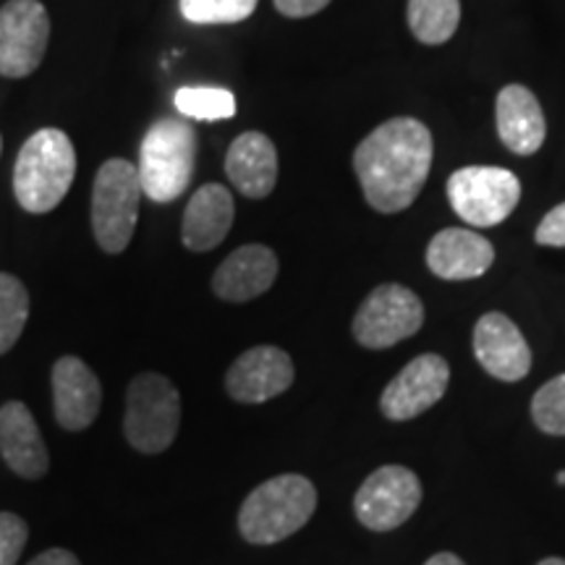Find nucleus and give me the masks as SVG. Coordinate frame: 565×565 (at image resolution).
I'll return each instance as SVG.
<instances>
[{
  "label": "nucleus",
  "mask_w": 565,
  "mask_h": 565,
  "mask_svg": "<svg viewBox=\"0 0 565 565\" xmlns=\"http://www.w3.org/2000/svg\"><path fill=\"white\" fill-rule=\"evenodd\" d=\"M76 175V150L68 134L40 129L21 147L13 166V194L32 215L58 207Z\"/></svg>",
  "instance_id": "nucleus-2"
},
{
  "label": "nucleus",
  "mask_w": 565,
  "mask_h": 565,
  "mask_svg": "<svg viewBox=\"0 0 565 565\" xmlns=\"http://www.w3.org/2000/svg\"><path fill=\"white\" fill-rule=\"evenodd\" d=\"M534 242L540 246H565V202L542 217L540 228L534 233Z\"/></svg>",
  "instance_id": "nucleus-27"
},
{
  "label": "nucleus",
  "mask_w": 565,
  "mask_h": 565,
  "mask_svg": "<svg viewBox=\"0 0 565 565\" xmlns=\"http://www.w3.org/2000/svg\"><path fill=\"white\" fill-rule=\"evenodd\" d=\"M330 0H275V9L288 19H307L320 13Z\"/></svg>",
  "instance_id": "nucleus-28"
},
{
  "label": "nucleus",
  "mask_w": 565,
  "mask_h": 565,
  "mask_svg": "<svg viewBox=\"0 0 565 565\" xmlns=\"http://www.w3.org/2000/svg\"><path fill=\"white\" fill-rule=\"evenodd\" d=\"M433 131L416 118L380 124L353 152V171L372 210L404 212L416 202L433 168Z\"/></svg>",
  "instance_id": "nucleus-1"
},
{
  "label": "nucleus",
  "mask_w": 565,
  "mask_h": 565,
  "mask_svg": "<svg viewBox=\"0 0 565 565\" xmlns=\"http://www.w3.org/2000/svg\"><path fill=\"white\" fill-rule=\"evenodd\" d=\"M557 484L565 487V471H557Z\"/></svg>",
  "instance_id": "nucleus-32"
},
{
  "label": "nucleus",
  "mask_w": 565,
  "mask_h": 565,
  "mask_svg": "<svg viewBox=\"0 0 565 565\" xmlns=\"http://www.w3.org/2000/svg\"><path fill=\"white\" fill-rule=\"evenodd\" d=\"M492 263V244L469 228H445L427 246V267L443 280L482 278Z\"/></svg>",
  "instance_id": "nucleus-18"
},
{
  "label": "nucleus",
  "mask_w": 565,
  "mask_h": 565,
  "mask_svg": "<svg viewBox=\"0 0 565 565\" xmlns=\"http://www.w3.org/2000/svg\"><path fill=\"white\" fill-rule=\"evenodd\" d=\"M291 356L278 345H257L244 351L225 374V391L238 404H265L294 385Z\"/></svg>",
  "instance_id": "nucleus-12"
},
{
  "label": "nucleus",
  "mask_w": 565,
  "mask_h": 565,
  "mask_svg": "<svg viewBox=\"0 0 565 565\" xmlns=\"http://www.w3.org/2000/svg\"><path fill=\"white\" fill-rule=\"evenodd\" d=\"M475 356L487 374L519 383L532 370V349L524 333L503 312H487L475 328Z\"/></svg>",
  "instance_id": "nucleus-13"
},
{
  "label": "nucleus",
  "mask_w": 565,
  "mask_h": 565,
  "mask_svg": "<svg viewBox=\"0 0 565 565\" xmlns=\"http://www.w3.org/2000/svg\"><path fill=\"white\" fill-rule=\"evenodd\" d=\"M278 278V257L270 246L246 244L238 246L212 275V291L217 299L244 303L270 291Z\"/></svg>",
  "instance_id": "nucleus-15"
},
{
  "label": "nucleus",
  "mask_w": 565,
  "mask_h": 565,
  "mask_svg": "<svg viewBox=\"0 0 565 565\" xmlns=\"http://www.w3.org/2000/svg\"><path fill=\"white\" fill-rule=\"evenodd\" d=\"M0 456L13 475L24 479H40L51 469V456L38 422L21 401L0 406Z\"/></svg>",
  "instance_id": "nucleus-17"
},
{
  "label": "nucleus",
  "mask_w": 565,
  "mask_h": 565,
  "mask_svg": "<svg viewBox=\"0 0 565 565\" xmlns=\"http://www.w3.org/2000/svg\"><path fill=\"white\" fill-rule=\"evenodd\" d=\"M200 139L192 124L162 118L152 124L139 147L141 192L152 202H173L192 183Z\"/></svg>",
  "instance_id": "nucleus-4"
},
{
  "label": "nucleus",
  "mask_w": 565,
  "mask_h": 565,
  "mask_svg": "<svg viewBox=\"0 0 565 565\" xmlns=\"http://www.w3.org/2000/svg\"><path fill=\"white\" fill-rule=\"evenodd\" d=\"M315 511V484L301 475H280L246 494L238 511V532L249 545H278L307 526Z\"/></svg>",
  "instance_id": "nucleus-3"
},
{
  "label": "nucleus",
  "mask_w": 565,
  "mask_h": 565,
  "mask_svg": "<svg viewBox=\"0 0 565 565\" xmlns=\"http://www.w3.org/2000/svg\"><path fill=\"white\" fill-rule=\"evenodd\" d=\"M30 565H82V561L71 553V550L53 547V550H45V553L34 557Z\"/></svg>",
  "instance_id": "nucleus-29"
},
{
  "label": "nucleus",
  "mask_w": 565,
  "mask_h": 565,
  "mask_svg": "<svg viewBox=\"0 0 565 565\" xmlns=\"http://www.w3.org/2000/svg\"><path fill=\"white\" fill-rule=\"evenodd\" d=\"M424 324V307L412 288L385 282L366 296L353 317V338L364 349H391L419 333Z\"/></svg>",
  "instance_id": "nucleus-8"
},
{
  "label": "nucleus",
  "mask_w": 565,
  "mask_h": 565,
  "mask_svg": "<svg viewBox=\"0 0 565 565\" xmlns=\"http://www.w3.org/2000/svg\"><path fill=\"white\" fill-rule=\"evenodd\" d=\"M536 565H565V561H563V557H547V561H542Z\"/></svg>",
  "instance_id": "nucleus-31"
},
{
  "label": "nucleus",
  "mask_w": 565,
  "mask_h": 565,
  "mask_svg": "<svg viewBox=\"0 0 565 565\" xmlns=\"http://www.w3.org/2000/svg\"><path fill=\"white\" fill-rule=\"evenodd\" d=\"M461 21L458 0H408V26L424 45H443L454 38Z\"/></svg>",
  "instance_id": "nucleus-21"
},
{
  "label": "nucleus",
  "mask_w": 565,
  "mask_h": 565,
  "mask_svg": "<svg viewBox=\"0 0 565 565\" xmlns=\"http://www.w3.org/2000/svg\"><path fill=\"white\" fill-rule=\"evenodd\" d=\"M424 565H466V563L454 553H437V555L429 557V561Z\"/></svg>",
  "instance_id": "nucleus-30"
},
{
  "label": "nucleus",
  "mask_w": 565,
  "mask_h": 565,
  "mask_svg": "<svg viewBox=\"0 0 565 565\" xmlns=\"http://www.w3.org/2000/svg\"><path fill=\"white\" fill-rule=\"evenodd\" d=\"M103 387L97 374L79 356H61L53 364V414L68 433H82L97 419Z\"/></svg>",
  "instance_id": "nucleus-14"
},
{
  "label": "nucleus",
  "mask_w": 565,
  "mask_h": 565,
  "mask_svg": "<svg viewBox=\"0 0 565 565\" xmlns=\"http://www.w3.org/2000/svg\"><path fill=\"white\" fill-rule=\"evenodd\" d=\"M175 108L194 121H225L236 116V97L221 87H181L175 92Z\"/></svg>",
  "instance_id": "nucleus-23"
},
{
  "label": "nucleus",
  "mask_w": 565,
  "mask_h": 565,
  "mask_svg": "<svg viewBox=\"0 0 565 565\" xmlns=\"http://www.w3.org/2000/svg\"><path fill=\"white\" fill-rule=\"evenodd\" d=\"M225 173L233 186L249 200H265L278 183V150L273 139L259 131H246L233 139L225 154Z\"/></svg>",
  "instance_id": "nucleus-20"
},
{
  "label": "nucleus",
  "mask_w": 565,
  "mask_h": 565,
  "mask_svg": "<svg viewBox=\"0 0 565 565\" xmlns=\"http://www.w3.org/2000/svg\"><path fill=\"white\" fill-rule=\"evenodd\" d=\"M521 200L519 175L505 168L469 166L448 179V202L463 223L492 228L511 217Z\"/></svg>",
  "instance_id": "nucleus-7"
},
{
  "label": "nucleus",
  "mask_w": 565,
  "mask_h": 565,
  "mask_svg": "<svg viewBox=\"0 0 565 565\" xmlns=\"http://www.w3.org/2000/svg\"><path fill=\"white\" fill-rule=\"evenodd\" d=\"M30 320V291L19 278L0 273V356L9 353Z\"/></svg>",
  "instance_id": "nucleus-22"
},
{
  "label": "nucleus",
  "mask_w": 565,
  "mask_h": 565,
  "mask_svg": "<svg viewBox=\"0 0 565 565\" xmlns=\"http://www.w3.org/2000/svg\"><path fill=\"white\" fill-rule=\"evenodd\" d=\"M422 503V482L406 466H380L353 498V513L370 532H393Z\"/></svg>",
  "instance_id": "nucleus-9"
},
{
  "label": "nucleus",
  "mask_w": 565,
  "mask_h": 565,
  "mask_svg": "<svg viewBox=\"0 0 565 565\" xmlns=\"http://www.w3.org/2000/svg\"><path fill=\"white\" fill-rule=\"evenodd\" d=\"M494 121H498V137L513 154L540 152L545 145L547 124L540 100L524 84H508L500 89L494 103Z\"/></svg>",
  "instance_id": "nucleus-16"
},
{
  "label": "nucleus",
  "mask_w": 565,
  "mask_h": 565,
  "mask_svg": "<svg viewBox=\"0 0 565 565\" xmlns=\"http://www.w3.org/2000/svg\"><path fill=\"white\" fill-rule=\"evenodd\" d=\"M51 40V17L40 0H9L0 9V76L24 79L40 68Z\"/></svg>",
  "instance_id": "nucleus-10"
},
{
  "label": "nucleus",
  "mask_w": 565,
  "mask_h": 565,
  "mask_svg": "<svg viewBox=\"0 0 565 565\" xmlns=\"http://www.w3.org/2000/svg\"><path fill=\"white\" fill-rule=\"evenodd\" d=\"M259 0H181L183 19L192 24H238L249 19Z\"/></svg>",
  "instance_id": "nucleus-24"
},
{
  "label": "nucleus",
  "mask_w": 565,
  "mask_h": 565,
  "mask_svg": "<svg viewBox=\"0 0 565 565\" xmlns=\"http://www.w3.org/2000/svg\"><path fill=\"white\" fill-rule=\"evenodd\" d=\"M532 416L542 433L565 437V374H557L534 393Z\"/></svg>",
  "instance_id": "nucleus-25"
},
{
  "label": "nucleus",
  "mask_w": 565,
  "mask_h": 565,
  "mask_svg": "<svg viewBox=\"0 0 565 565\" xmlns=\"http://www.w3.org/2000/svg\"><path fill=\"white\" fill-rule=\"evenodd\" d=\"M236 204L223 183H204L196 189L183 212L181 242L189 252H210L228 236Z\"/></svg>",
  "instance_id": "nucleus-19"
},
{
  "label": "nucleus",
  "mask_w": 565,
  "mask_h": 565,
  "mask_svg": "<svg viewBox=\"0 0 565 565\" xmlns=\"http://www.w3.org/2000/svg\"><path fill=\"white\" fill-rule=\"evenodd\" d=\"M26 521L17 513H0V565H17L21 553H24Z\"/></svg>",
  "instance_id": "nucleus-26"
},
{
  "label": "nucleus",
  "mask_w": 565,
  "mask_h": 565,
  "mask_svg": "<svg viewBox=\"0 0 565 565\" xmlns=\"http://www.w3.org/2000/svg\"><path fill=\"white\" fill-rule=\"evenodd\" d=\"M181 427V395L166 374L145 372L131 380L126 393L124 433L139 454L168 450Z\"/></svg>",
  "instance_id": "nucleus-6"
},
{
  "label": "nucleus",
  "mask_w": 565,
  "mask_h": 565,
  "mask_svg": "<svg viewBox=\"0 0 565 565\" xmlns=\"http://www.w3.org/2000/svg\"><path fill=\"white\" fill-rule=\"evenodd\" d=\"M450 383V366L437 353H422L387 383L380 408L391 422H408L433 408Z\"/></svg>",
  "instance_id": "nucleus-11"
},
{
  "label": "nucleus",
  "mask_w": 565,
  "mask_h": 565,
  "mask_svg": "<svg viewBox=\"0 0 565 565\" xmlns=\"http://www.w3.org/2000/svg\"><path fill=\"white\" fill-rule=\"evenodd\" d=\"M141 194L145 192L134 162L124 158L103 162L92 186V233L103 252L121 254L131 244Z\"/></svg>",
  "instance_id": "nucleus-5"
}]
</instances>
